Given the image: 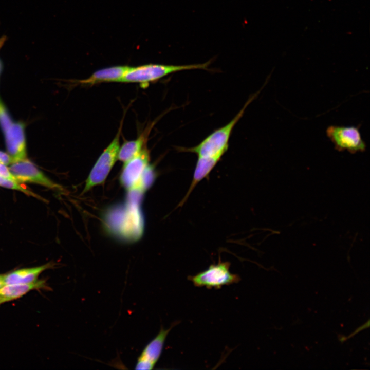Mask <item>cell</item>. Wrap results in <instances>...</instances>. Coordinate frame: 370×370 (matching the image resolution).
Masks as SVG:
<instances>
[{
    "instance_id": "9a60e30c",
    "label": "cell",
    "mask_w": 370,
    "mask_h": 370,
    "mask_svg": "<svg viewBox=\"0 0 370 370\" xmlns=\"http://www.w3.org/2000/svg\"><path fill=\"white\" fill-rule=\"evenodd\" d=\"M156 176L154 168L149 164L144 170L137 186L132 190H138L144 193L152 185Z\"/></svg>"
},
{
    "instance_id": "3957f363",
    "label": "cell",
    "mask_w": 370,
    "mask_h": 370,
    "mask_svg": "<svg viewBox=\"0 0 370 370\" xmlns=\"http://www.w3.org/2000/svg\"><path fill=\"white\" fill-rule=\"evenodd\" d=\"M116 136L100 155L86 179L83 193L94 187L101 184L106 180L112 168L118 159L120 147V137L122 123Z\"/></svg>"
},
{
    "instance_id": "ba28073f",
    "label": "cell",
    "mask_w": 370,
    "mask_h": 370,
    "mask_svg": "<svg viewBox=\"0 0 370 370\" xmlns=\"http://www.w3.org/2000/svg\"><path fill=\"white\" fill-rule=\"evenodd\" d=\"M24 127L21 123H13L5 133L7 151L13 163L27 158Z\"/></svg>"
},
{
    "instance_id": "2e32d148",
    "label": "cell",
    "mask_w": 370,
    "mask_h": 370,
    "mask_svg": "<svg viewBox=\"0 0 370 370\" xmlns=\"http://www.w3.org/2000/svg\"><path fill=\"white\" fill-rule=\"evenodd\" d=\"M12 123L4 105L0 99V125L4 133L9 129Z\"/></svg>"
},
{
    "instance_id": "5bb4252c",
    "label": "cell",
    "mask_w": 370,
    "mask_h": 370,
    "mask_svg": "<svg viewBox=\"0 0 370 370\" xmlns=\"http://www.w3.org/2000/svg\"><path fill=\"white\" fill-rule=\"evenodd\" d=\"M147 133L143 132L136 139L124 142L119 147L118 159L124 163L138 155L144 148Z\"/></svg>"
},
{
    "instance_id": "8fae6325",
    "label": "cell",
    "mask_w": 370,
    "mask_h": 370,
    "mask_svg": "<svg viewBox=\"0 0 370 370\" xmlns=\"http://www.w3.org/2000/svg\"><path fill=\"white\" fill-rule=\"evenodd\" d=\"M45 284L43 280L25 284H5L0 288V305L18 299L32 290L44 288Z\"/></svg>"
},
{
    "instance_id": "7a4b0ae2",
    "label": "cell",
    "mask_w": 370,
    "mask_h": 370,
    "mask_svg": "<svg viewBox=\"0 0 370 370\" xmlns=\"http://www.w3.org/2000/svg\"><path fill=\"white\" fill-rule=\"evenodd\" d=\"M210 63L211 61H208L201 64L183 65L149 64L137 67H130L121 82L148 84L175 72L197 69H205Z\"/></svg>"
},
{
    "instance_id": "8992f818",
    "label": "cell",
    "mask_w": 370,
    "mask_h": 370,
    "mask_svg": "<svg viewBox=\"0 0 370 370\" xmlns=\"http://www.w3.org/2000/svg\"><path fill=\"white\" fill-rule=\"evenodd\" d=\"M9 170L19 182H30L46 188L61 190V187L51 180L27 158L10 165Z\"/></svg>"
},
{
    "instance_id": "6da1fadb",
    "label": "cell",
    "mask_w": 370,
    "mask_h": 370,
    "mask_svg": "<svg viewBox=\"0 0 370 370\" xmlns=\"http://www.w3.org/2000/svg\"><path fill=\"white\" fill-rule=\"evenodd\" d=\"M258 92L254 94L248 100L239 113L227 124L213 132L197 145L190 148H179L180 150L195 153L198 157H212L221 159L228 149L229 140L234 126Z\"/></svg>"
},
{
    "instance_id": "44dd1931",
    "label": "cell",
    "mask_w": 370,
    "mask_h": 370,
    "mask_svg": "<svg viewBox=\"0 0 370 370\" xmlns=\"http://www.w3.org/2000/svg\"><path fill=\"white\" fill-rule=\"evenodd\" d=\"M3 42L4 41H2L0 40V46L2 45Z\"/></svg>"
},
{
    "instance_id": "ffe728a7",
    "label": "cell",
    "mask_w": 370,
    "mask_h": 370,
    "mask_svg": "<svg viewBox=\"0 0 370 370\" xmlns=\"http://www.w3.org/2000/svg\"><path fill=\"white\" fill-rule=\"evenodd\" d=\"M5 284V275H0V288Z\"/></svg>"
},
{
    "instance_id": "d6986e66",
    "label": "cell",
    "mask_w": 370,
    "mask_h": 370,
    "mask_svg": "<svg viewBox=\"0 0 370 370\" xmlns=\"http://www.w3.org/2000/svg\"><path fill=\"white\" fill-rule=\"evenodd\" d=\"M0 163L8 165L12 164L13 160L9 154L0 151Z\"/></svg>"
},
{
    "instance_id": "277c9868",
    "label": "cell",
    "mask_w": 370,
    "mask_h": 370,
    "mask_svg": "<svg viewBox=\"0 0 370 370\" xmlns=\"http://www.w3.org/2000/svg\"><path fill=\"white\" fill-rule=\"evenodd\" d=\"M230 266L229 262L220 261L196 275L189 276L188 279L196 287L208 289H219L224 286L237 283L240 278L230 271Z\"/></svg>"
},
{
    "instance_id": "e0dca14e",
    "label": "cell",
    "mask_w": 370,
    "mask_h": 370,
    "mask_svg": "<svg viewBox=\"0 0 370 370\" xmlns=\"http://www.w3.org/2000/svg\"><path fill=\"white\" fill-rule=\"evenodd\" d=\"M155 365L143 359L138 358L135 369L136 370H150L153 369Z\"/></svg>"
},
{
    "instance_id": "30bf717a",
    "label": "cell",
    "mask_w": 370,
    "mask_h": 370,
    "mask_svg": "<svg viewBox=\"0 0 370 370\" xmlns=\"http://www.w3.org/2000/svg\"><path fill=\"white\" fill-rule=\"evenodd\" d=\"M176 324V322L167 329L161 327L157 335L145 346L138 357L147 360L155 365L161 355L165 339Z\"/></svg>"
},
{
    "instance_id": "7c38bea8",
    "label": "cell",
    "mask_w": 370,
    "mask_h": 370,
    "mask_svg": "<svg viewBox=\"0 0 370 370\" xmlns=\"http://www.w3.org/2000/svg\"><path fill=\"white\" fill-rule=\"evenodd\" d=\"M52 265L48 263L40 266L17 270L5 274V284H25L36 281L39 275L44 271L51 268Z\"/></svg>"
},
{
    "instance_id": "9c48e42d",
    "label": "cell",
    "mask_w": 370,
    "mask_h": 370,
    "mask_svg": "<svg viewBox=\"0 0 370 370\" xmlns=\"http://www.w3.org/2000/svg\"><path fill=\"white\" fill-rule=\"evenodd\" d=\"M130 68L128 66L106 67L94 72L88 78L78 81L82 85H92L102 82H120Z\"/></svg>"
},
{
    "instance_id": "5b68a950",
    "label": "cell",
    "mask_w": 370,
    "mask_h": 370,
    "mask_svg": "<svg viewBox=\"0 0 370 370\" xmlns=\"http://www.w3.org/2000/svg\"><path fill=\"white\" fill-rule=\"evenodd\" d=\"M326 134L338 151H347L355 154L366 150V143L362 138L358 126L331 125L326 128Z\"/></svg>"
},
{
    "instance_id": "52a82bcc",
    "label": "cell",
    "mask_w": 370,
    "mask_h": 370,
    "mask_svg": "<svg viewBox=\"0 0 370 370\" xmlns=\"http://www.w3.org/2000/svg\"><path fill=\"white\" fill-rule=\"evenodd\" d=\"M149 152L144 147L138 155L124 163L119 179L121 185L127 191L137 186L144 170L149 164Z\"/></svg>"
},
{
    "instance_id": "ac0fdd59",
    "label": "cell",
    "mask_w": 370,
    "mask_h": 370,
    "mask_svg": "<svg viewBox=\"0 0 370 370\" xmlns=\"http://www.w3.org/2000/svg\"><path fill=\"white\" fill-rule=\"evenodd\" d=\"M0 176L18 182L6 165L0 163Z\"/></svg>"
},
{
    "instance_id": "4fadbf2b",
    "label": "cell",
    "mask_w": 370,
    "mask_h": 370,
    "mask_svg": "<svg viewBox=\"0 0 370 370\" xmlns=\"http://www.w3.org/2000/svg\"><path fill=\"white\" fill-rule=\"evenodd\" d=\"M220 159L212 157H198L195 168L193 179L189 190L179 204L182 206L186 201L195 186L203 178L208 176L209 174L216 165Z\"/></svg>"
}]
</instances>
